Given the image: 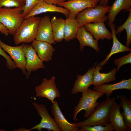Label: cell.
<instances>
[{
  "instance_id": "obj_1",
  "label": "cell",
  "mask_w": 131,
  "mask_h": 131,
  "mask_svg": "<svg viewBox=\"0 0 131 131\" xmlns=\"http://www.w3.org/2000/svg\"><path fill=\"white\" fill-rule=\"evenodd\" d=\"M117 98V97H107L104 100L99 103L90 117L82 121L75 123L76 127L79 128L86 125H107L110 123L109 115L110 110Z\"/></svg>"
},
{
  "instance_id": "obj_2",
  "label": "cell",
  "mask_w": 131,
  "mask_h": 131,
  "mask_svg": "<svg viewBox=\"0 0 131 131\" xmlns=\"http://www.w3.org/2000/svg\"><path fill=\"white\" fill-rule=\"evenodd\" d=\"M41 18L34 16L24 18L14 35L15 44L30 43L35 39Z\"/></svg>"
},
{
  "instance_id": "obj_3",
  "label": "cell",
  "mask_w": 131,
  "mask_h": 131,
  "mask_svg": "<svg viewBox=\"0 0 131 131\" xmlns=\"http://www.w3.org/2000/svg\"><path fill=\"white\" fill-rule=\"evenodd\" d=\"M105 94L103 92L88 89L85 92L82 93L78 104L74 108L73 116L74 121H77L78 114L82 110H85L84 117L89 118L92 114L99 103L98 99Z\"/></svg>"
},
{
  "instance_id": "obj_4",
  "label": "cell",
  "mask_w": 131,
  "mask_h": 131,
  "mask_svg": "<svg viewBox=\"0 0 131 131\" xmlns=\"http://www.w3.org/2000/svg\"><path fill=\"white\" fill-rule=\"evenodd\" d=\"M24 6L14 8H0V22L7 28L9 34L14 35L24 20Z\"/></svg>"
},
{
  "instance_id": "obj_5",
  "label": "cell",
  "mask_w": 131,
  "mask_h": 131,
  "mask_svg": "<svg viewBox=\"0 0 131 131\" xmlns=\"http://www.w3.org/2000/svg\"><path fill=\"white\" fill-rule=\"evenodd\" d=\"M111 6L99 4L94 7L84 9L76 15L75 19L79 27L88 23L105 22L108 19L106 14L108 12Z\"/></svg>"
},
{
  "instance_id": "obj_6",
  "label": "cell",
  "mask_w": 131,
  "mask_h": 131,
  "mask_svg": "<svg viewBox=\"0 0 131 131\" xmlns=\"http://www.w3.org/2000/svg\"><path fill=\"white\" fill-rule=\"evenodd\" d=\"M37 110V113L41 118L40 123L36 125L30 129L25 131H29L36 129L39 131L41 129H47L48 131H61L54 118L52 117L49 115L45 106L43 104H39L35 102L32 103Z\"/></svg>"
},
{
  "instance_id": "obj_7",
  "label": "cell",
  "mask_w": 131,
  "mask_h": 131,
  "mask_svg": "<svg viewBox=\"0 0 131 131\" xmlns=\"http://www.w3.org/2000/svg\"><path fill=\"white\" fill-rule=\"evenodd\" d=\"M55 77L53 76L49 80L43 78L42 83L35 88L36 96L46 98L52 103L56 98H60V94L55 82Z\"/></svg>"
},
{
  "instance_id": "obj_8",
  "label": "cell",
  "mask_w": 131,
  "mask_h": 131,
  "mask_svg": "<svg viewBox=\"0 0 131 131\" xmlns=\"http://www.w3.org/2000/svg\"><path fill=\"white\" fill-rule=\"evenodd\" d=\"M23 50L26 58L25 68L27 71V78H28L32 71L45 68L43 61L38 55L31 45L24 44Z\"/></svg>"
},
{
  "instance_id": "obj_9",
  "label": "cell",
  "mask_w": 131,
  "mask_h": 131,
  "mask_svg": "<svg viewBox=\"0 0 131 131\" xmlns=\"http://www.w3.org/2000/svg\"><path fill=\"white\" fill-rule=\"evenodd\" d=\"M100 0H69L59 4L58 6L64 7L69 11L68 17L75 18L77 14L88 8L94 7Z\"/></svg>"
},
{
  "instance_id": "obj_10",
  "label": "cell",
  "mask_w": 131,
  "mask_h": 131,
  "mask_svg": "<svg viewBox=\"0 0 131 131\" xmlns=\"http://www.w3.org/2000/svg\"><path fill=\"white\" fill-rule=\"evenodd\" d=\"M24 44L19 46H12L4 43L0 39L1 47L10 55L15 63L16 67L20 69L23 73L27 76V73L25 68L26 60L23 50Z\"/></svg>"
},
{
  "instance_id": "obj_11",
  "label": "cell",
  "mask_w": 131,
  "mask_h": 131,
  "mask_svg": "<svg viewBox=\"0 0 131 131\" xmlns=\"http://www.w3.org/2000/svg\"><path fill=\"white\" fill-rule=\"evenodd\" d=\"M35 40L54 44L55 41L51 19L48 16L41 18L39 23Z\"/></svg>"
},
{
  "instance_id": "obj_12",
  "label": "cell",
  "mask_w": 131,
  "mask_h": 131,
  "mask_svg": "<svg viewBox=\"0 0 131 131\" xmlns=\"http://www.w3.org/2000/svg\"><path fill=\"white\" fill-rule=\"evenodd\" d=\"M97 63V62H95L93 66L90 68L84 74L77 75L76 79L71 90L72 94H74L79 92L84 93L88 90L90 85H92L93 73Z\"/></svg>"
},
{
  "instance_id": "obj_13",
  "label": "cell",
  "mask_w": 131,
  "mask_h": 131,
  "mask_svg": "<svg viewBox=\"0 0 131 131\" xmlns=\"http://www.w3.org/2000/svg\"><path fill=\"white\" fill-rule=\"evenodd\" d=\"M51 111L54 119L62 131H79L75 123H71L66 119L61 110L58 102L54 100L52 103Z\"/></svg>"
},
{
  "instance_id": "obj_14",
  "label": "cell",
  "mask_w": 131,
  "mask_h": 131,
  "mask_svg": "<svg viewBox=\"0 0 131 131\" xmlns=\"http://www.w3.org/2000/svg\"><path fill=\"white\" fill-rule=\"evenodd\" d=\"M48 12L60 13L64 14L66 18L68 17L69 14V11L65 8L43 1L34 7L24 18Z\"/></svg>"
},
{
  "instance_id": "obj_15",
  "label": "cell",
  "mask_w": 131,
  "mask_h": 131,
  "mask_svg": "<svg viewBox=\"0 0 131 131\" xmlns=\"http://www.w3.org/2000/svg\"><path fill=\"white\" fill-rule=\"evenodd\" d=\"M75 38L79 42L80 51H82L85 46H88L92 48L97 52H99L100 49L98 41L94 38L90 33L86 30L84 25L79 28Z\"/></svg>"
},
{
  "instance_id": "obj_16",
  "label": "cell",
  "mask_w": 131,
  "mask_h": 131,
  "mask_svg": "<svg viewBox=\"0 0 131 131\" xmlns=\"http://www.w3.org/2000/svg\"><path fill=\"white\" fill-rule=\"evenodd\" d=\"M84 25L86 30L98 41L105 39L110 40L112 38V33L106 27L104 22L88 23Z\"/></svg>"
},
{
  "instance_id": "obj_17",
  "label": "cell",
  "mask_w": 131,
  "mask_h": 131,
  "mask_svg": "<svg viewBox=\"0 0 131 131\" xmlns=\"http://www.w3.org/2000/svg\"><path fill=\"white\" fill-rule=\"evenodd\" d=\"M121 106L115 101L110 110L109 115L110 123L114 127L115 131H127L128 129L125 123L123 117L120 112Z\"/></svg>"
},
{
  "instance_id": "obj_18",
  "label": "cell",
  "mask_w": 131,
  "mask_h": 131,
  "mask_svg": "<svg viewBox=\"0 0 131 131\" xmlns=\"http://www.w3.org/2000/svg\"><path fill=\"white\" fill-rule=\"evenodd\" d=\"M31 45L42 61L47 62L52 59V56L55 50L52 44L35 39L32 42Z\"/></svg>"
},
{
  "instance_id": "obj_19",
  "label": "cell",
  "mask_w": 131,
  "mask_h": 131,
  "mask_svg": "<svg viewBox=\"0 0 131 131\" xmlns=\"http://www.w3.org/2000/svg\"><path fill=\"white\" fill-rule=\"evenodd\" d=\"M108 24L111 31L113 45L111 51L107 56L105 59L97 65L102 67L106 64L110 57L113 55L119 52L131 51V49L122 44L118 40L116 36L115 24L108 22Z\"/></svg>"
},
{
  "instance_id": "obj_20",
  "label": "cell",
  "mask_w": 131,
  "mask_h": 131,
  "mask_svg": "<svg viewBox=\"0 0 131 131\" xmlns=\"http://www.w3.org/2000/svg\"><path fill=\"white\" fill-rule=\"evenodd\" d=\"M102 67L96 65L93 73V82L92 85L94 87L97 86L116 80V74L117 72L116 68H113L109 72L101 73L100 70L102 69Z\"/></svg>"
},
{
  "instance_id": "obj_21",
  "label": "cell",
  "mask_w": 131,
  "mask_h": 131,
  "mask_svg": "<svg viewBox=\"0 0 131 131\" xmlns=\"http://www.w3.org/2000/svg\"><path fill=\"white\" fill-rule=\"evenodd\" d=\"M131 90V78L127 80L123 79L121 81L115 83L103 84L93 88L94 90L104 92L107 97H109L114 90L120 89Z\"/></svg>"
},
{
  "instance_id": "obj_22",
  "label": "cell",
  "mask_w": 131,
  "mask_h": 131,
  "mask_svg": "<svg viewBox=\"0 0 131 131\" xmlns=\"http://www.w3.org/2000/svg\"><path fill=\"white\" fill-rule=\"evenodd\" d=\"M131 0H115L111 6L108 16V22L113 23L119 12L123 10L128 11L131 8Z\"/></svg>"
},
{
  "instance_id": "obj_23",
  "label": "cell",
  "mask_w": 131,
  "mask_h": 131,
  "mask_svg": "<svg viewBox=\"0 0 131 131\" xmlns=\"http://www.w3.org/2000/svg\"><path fill=\"white\" fill-rule=\"evenodd\" d=\"M54 38L56 42H61L64 39L65 20L62 18L53 17L51 19Z\"/></svg>"
},
{
  "instance_id": "obj_24",
  "label": "cell",
  "mask_w": 131,
  "mask_h": 131,
  "mask_svg": "<svg viewBox=\"0 0 131 131\" xmlns=\"http://www.w3.org/2000/svg\"><path fill=\"white\" fill-rule=\"evenodd\" d=\"M65 21L64 39L69 42L75 38L79 27L75 18L68 17Z\"/></svg>"
},
{
  "instance_id": "obj_25",
  "label": "cell",
  "mask_w": 131,
  "mask_h": 131,
  "mask_svg": "<svg viewBox=\"0 0 131 131\" xmlns=\"http://www.w3.org/2000/svg\"><path fill=\"white\" fill-rule=\"evenodd\" d=\"M120 104L123 108V112H122L123 120L128 130L131 131V99H128L125 96L120 95Z\"/></svg>"
},
{
  "instance_id": "obj_26",
  "label": "cell",
  "mask_w": 131,
  "mask_h": 131,
  "mask_svg": "<svg viewBox=\"0 0 131 131\" xmlns=\"http://www.w3.org/2000/svg\"><path fill=\"white\" fill-rule=\"evenodd\" d=\"M129 12V16L125 22L122 25L117 27L116 34H118L125 30L127 37L126 46L129 47L131 43V8L128 10Z\"/></svg>"
},
{
  "instance_id": "obj_27",
  "label": "cell",
  "mask_w": 131,
  "mask_h": 131,
  "mask_svg": "<svg viewBox=\"0 0 131 131\" xmlns=\"http://www.w3.org/2000/svg\"><path fill=\"white\" fill-rule=\"evenodd\" d=\"M114 130V127L110 123L106 126L101 125L84 126L79 128V131H112Z\"/></svg>"
},
{
  "instance_id": "obj_28",
  "label": "cell",
  "mask_w": 131,
  "mask_h": 131,
  "mask_svg": "<svg viewBox=\"0 0 131 131\" xmlns=\"http://www.w3.org/2000/svg\"><path fill=\"white\" fill-rule=\"evenodd\" d=\"M43 1V0H26L23 7V14L24 17L35 6Z\"/></svg>"
},
{
  "instance_id": "obj_29",
  "label": "cell",
  "mask_w": 131,
  "mask_h": 131,
  "mask_svg": "<svg viewBox=\"0 0 131 131\" xmlns=\"http://www.w3.org/2000/svg\"><path fill=\"white\" fill-rule=\"evenodd\" d=\"M25 4L17 0H0V8L18 7L23 6Z\"/></svg>"
},
{
  "instance_id": "obj_30",
  "label": "cell",
  "mask_w": 131,
  "mask_h": 131,
  "mask_svg": "<svg viewBox=\"0 0 131 131\" xmlns=\"http://www.w3.org/2000/svg\"><path fill=\"white\" fill-rule=\"evenodd\" d=\"M114 64L117 66L116 68L117 72H118L120 67L123 65L131 63V52L127 55L119 58H117L114 61Z\"/></svg>"
},
{
  "instance_id": "obj_31",
  "label": "cell",
  "mask_w": 131,
  "mask_h": 131,
  "mask_svg": "<svg viewBox=\"0 0 131 131\" xmlns=\"http://www.w3.org/2000/svg\"><path fill=\"white\" fill-rule=\"evenodd\" d=\"M0 55L4 57L6 59V60L7 66L9 69H13L16 67L15 62L12 60L10 57L5 53L0 46Z\"/></svg>"
},
{
  "instance_id": "obj_32",
  "label": "cell",
  "mask_w": 131,
  "mask_h": 131,
  "mask_svg": "<svg viewBox=\"0 0 131 131\" xmlns=\"http://www.w3.org/2000/svg\"><path fill=\"white\" fill-rule=\"evenodd\" d=\"M68 0H43V1L49 4L56 5Z\"/></svg>"
},
{
  "instance_id": "obj_33",
  "label": "cell",
  "mask_w": 131,
  "mask_h": 131,
  "mask_svg": "<svg viewBox=\"0 0 131 131\" xmlns=\"http://www.w3.org/2000/svg\"><path fill=\"white\" fill-rule=\"evenodd\" d=\"M0 32L2 34L7 36L9 32L7 28L0 22Z\"/></svg>"
},
{
  "instance_id": "obj_34",
  "label": "cell",
  "mask_w": 131,
  "mask_h": 131,
  "mask_svg": "<svg viewBox=\"0 0 131 131\" xmlns=\"http://www.w3.org/2000/svg\"><path fill=\"white\" fill-rule=\"evenodd\" d=\"M109 0H100L99 4L100 5H107Z\"/></svg>"
},
{
  "instance_id": "obj_35",
  "label": "cell",
  "mask_w": 131,
  "mask_h": 131,
  "mask_svg": "<svg viewBox=\"0 0 131 131\" xmlns=\"http://www.w3.org/2000/svg\"><path fill=\"white\" fill-rule=\"evenodd\" d=\"M19 1L25 3L26 0H17Z\"/></svg>"
}]
</instances>
